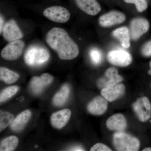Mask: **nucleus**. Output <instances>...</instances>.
<instances>
[{
  "label": "nucleus",
  "instance_id": "f257e3e1",
  "mask_svg": "<svg viewBox=\"0 0 151 151\" xmlns=\"http://www.w3.org/2000/svg\"><path fill=\"white\" fill-rule=\"evenodd\" d=\"M45 41L50 47L56 52L60 59L70 60L79 54L77 45L63 29L54 27L45 36Z\"/></svg>",
  "mask_w": 151,
  "mask_h": 151
},
{
  "label": "nucleus",
  "instance_id": "f03ea898",
  "mask_svg": "<svg viewBox=\"0 0 151 151\" xmlns=\"http://www.w3.org/2000/svg\"><path fill=\"white\" fill-rule=\"evenodd\" d=\"M50 55L47 50L42 47L33 45L28 48L25 53V62L31 66L41 65L48 61Z\"/></svg>",
  "mask_w": 151,
  "mask_h": 151
},
{
  "label": "nucleus",
  "instance_id": "7ed1b4c3",
  "mask_svg": "<svg viewBox=\"0 0 151 151\" xmlns=\"http://www.w3.org/2000/svg\"><path fill=\"white\" fill-rule=\"evenodd\" d=\"M113 142L115 148L118 151H138L140 147L137 139L124 132H119L114 134Z\"/></svg>",
  "mask_w": 151,
  "mask_h": 151
},
{
  "label": "nucleus",
  "instance_id": "20e7f679",
  "mask_svg": "<svg viewBox=\"0 0 151 151\" xmlns=\"http://www.w3.org/2000/svg\"><path fill=\"white\" fill-rule=\"evenodd\" d=\"M44 16L51 21L64 23L69 20L70 13L67 9L60 6H52L43 11Z\"/></svg>",
  "mask_w": 151,
  "mask_h": 151
},
{
  "label": "nucleus",
  "instance_id": "39448f33",
  "mask_svg": "<svg viewBox=\"0 0 151 151\" xmlns=\"http://www.w3.org/2000/svg\"><path fill=\"white\" fill-rule=\"evenodd\" d=\"M24 46V42L20 39L9 42L1 52V56L6 60H16L22 55Z\"/></svg>",
  "mask_w": 151,
  "mask_h": 151
},
{
  "label": "nucleus",
  "instance_id": "423d86ee",
  "mask_svg": "<svg viewBox=\"0 0 151 151\" xmlns=\"http://www.w3.org/2000/svg\"><path fill=\"white\" fill-rule=\"evenodd\" d=\"M133 107L141 122H145L150 118L151 105L147 97H144L138 99L134 103Z\"/></svg>",
  "mask_w": 151,
  "mask_h": 151
},
{
  "label": "nucleus",
  "instance_id": "0eeeda50",
  "mask_svg": "<svg viewBox=\"0 0 151 151\" xmlns=\"http://www.w3.org/2000/svg\"><path fill=\"white\" fill-rule=\"evenodd\" d=\"M107 59L113 65L119 66H127L132 61L131 55L123 50H113L109 52Z\"/></svg>",
  "mask_w": 151,
  "mask_h": 151
},
{
  "label": "nucleus",
  "instance_id": "6e6552de",
  "mask_svg": "<svg viewBox=\"0 0 151 151\" xmlns=\"http://www.w3.org/2000/svg\"><path fill=\"white\" fill-rule=\"evenodd\" d=\"M53 80V76L48 73H42L40 77L34 76L30 81V88L33 94H40L45 86L51 84Z\"/></svg>",
  "mask_w": 151,
  "mask_h": 151
},
{
  "label": "nucleus",
  "instance_id": "1a4fd4ad",
  "mask_svg": "<svg viewBox=\"0 0 151 151\" xmlns=\"http://www.w3.org/2000/svg\"><path fill=\"white\" fill-rule=\"evenodd\" d=\"M123 80V77L119 75L117 68L111 67L105 71V76L98 80L97 85L100 88H105L117 84Z\"/></svg>",
  "mask_w": 151,
  "mask_h": 151
},
{
  "label": "nucleus",
  "instance_id": "9d476101",
  "mask_svg": "<svg viewBox=\"0 0 151 151\" xmlns=\"http://www.w3.org/2000/svg\"><path fill=\"white\" fill-rule=\"evenodd\" d=\"M126 17L124 14L117 11H112L104 14L99 17V24L102 27H108L122 23Z\"/></svg>",
  "mask_w": 151,
  "mask_h": 151
},
{
  "label": "nucleus",
  "instance_id": "9b49d317",
  "mask_svg": "<svg viewBox=\"0 0 151 151\" xmlns=\"http://www.w3.org/2000/svg\"><path fill=\"white\" fill-rule=\"evenodd\" d=\"M150 28L148 21L144 18H136L130 25V33L132 39L137 40L148 31Z\"/></svg>",
  "mask_w": 151,
  "mask_h": 151
},
{
  "label": "nucleus",
  "instance_id": "f8f14e48",
  "mask_svg": "<svg viewBox=\"0 0 151 151\" xmlns=\"http://www.w3.org/2000/svg\"><path fill=\"white\" fill-rule=\"evenodd\" d=\"M2 33L4 39L9 42L20 39L23 37V34L16 22L12 19L4 24Z\"/></svg>",
  "mask_w": 151,
  "mask_h": 151
},
{
  "label": "nucleus",
  "instance_id": "ddd939ff",
  "mask_svg": "<svg viewBox=\"0 0 151 151\" xmlns=\"http://www.w3.org/2000/svg\"><path fill=\"white\" fill-rule=\"evenodd\" d=\"M125 86L123 84H116L105 87L101 91V94L107 101L113 102L124 94Z\"/></svg>",
  "mask_w": 151,
  "mask_h": 151
},
{
  "label": "nucleus",
  "instance_id": "4468645a",
  "mask_svg": "<svg viewBox=\"0 0 151 151\" xmlns=\"http://www.w3.org/2000/svg\"><path fill=\"white\" fill-rule=\"evenodd\" d=\"M77 7L85 13L95 16L99 13L101 8L96 0H75Z\"/></svg>",
  "mask_w": 151,
  "mask_h": 151
},
{
  "label": "nucleus",
  "instance_id": "2eb2a0df",
  "mask_svg": "<svg viewBox=\"0 0 151 151\" xmlns=\"http://www.w3.org/2000/svg\"><path fill=\"white\" fill-rule=\"evenodd\" d=\"M71 113V111L68 109H64L55 112L50 118L52 127L57 129H62L69 121Z\"/></svg>",
  "mask_w": 151,
  "mask_h": 151
},
{
  "label": "nucleus",
  "instance_id": "dca6fc26",
  "mask_svg": "<svg viewBox=\"0 0 151 151\" xmlns=\"http://www.w3.org/2000/svg\"><path fill=\"white\" fill-rule=\"evenodd\" d=\"M107 107V100L104 97L98 96L89 103L87 109L89 113L93 115H101L105 113Z\"/></svg>",
  "mask_w": 151,
  "mask_h": 151
},
{
  "label": "nucleus",
  "instance_id": "f3484780",
  "mask_svg": "<svg viewBox=\"0 0 151 151\" xmlns=\"http://www.w3.org/2000/svg\"><path fill=\"white\" fill-rule=\"evenodd\" d=\"M106 126L110 130L121 132L126 129L127 123L123 115L116 114L111 116L107 120Z\"/></svg>",
  "mask_w": 151,
  "mask_h": 151
},
{
  "label": "nucleus",
  "instance_id": "a211bd4d",
  "mask_svg": "<svg viewBox=\"0 0 151 151\" xmlns=\"http://www.w3.org/2000/svg\"><path fill=\"white\" fill-rule=\"evenodd\" d=\"M31 115V112L28 110L20 113L11 124L12 129L17 132L21 131L29 121Z\"/></svg>",
  "mask_w": 151,
  "mask_h": 151
},
{
  "label": "nucleus",
  "instance_id": "6ab92c4d",
  "mask_svg": "<svg viewBox=\"0 0 151 151\" xmlns=\"http://www.w3.org/2000/svg\"><path fill=\"white\" fill-rule=\"evenodd\" d=\"M112 35L114 37L120 41L124 48L130 47V33L128 28L124 27L117 29L113 31Z\"/></svg>",
  "mask_w": 151,
  "mask_h": 151
},
{
  "label": "nucleus",
  "instance_id": "aec40b11",
  "mask_svg": "<svg viewBox=\"0 0 151 151\" xmlns=\"http://www.w3.org/2000/svg\"><path fill=\"white\" fill-rule=\"evenodd\" d=\"M70 89L68 84L61 87L59 92L56 93L52 99V103L55 106H60L66 102L70 94Z\"/></svg>",
  "mask_w": 151,
  "mask_h": 151
},
{
  "label": "nucleus",
  "instance_id": "412c9836",
  "mask_svg": "<svg viewBox=\"0 0 151 151\" xmlns=\"http://www.w3.org/2000/svg\"><path fill=\"white\" fill-rule=\"evenodd\" d=\"M19 77L17 73L5 67L0 68V78L6 84H12L16 82Z\"/></svg>",
  "mask_w": 151,
  "mask_h": 151
},
{
  "label": "nucleus",
  "instance_id": "4be33fe9",
  "mask_svg": "<svg viewBox=\"0 0 151 151\" xmlns=\"http://www.w3.org/2000/svg\"><path fill=\"white\" fill-rule=\"evenodd\" d=\"M19 139L16 136H11L3 139L0 145V151H13L17 147Z\"/></svg>",
  "mask_w": 151,
  "mask_h": 151
},
{
  "label": "nucleus",
  "instance_id": "5701e85b",
  "mask_svg": "<svg viewBox=\"0 0 151 151\" xmlns=\"http://www.w3.org/2000/svg\"><path fill=\"white\" fill-rule=\"evenodd\" d=\"M14 120V116L12 113L6 111L0 112V131L1 132L9 125L12 124Z\"/></svg>",
  "mask_w": 151,
  "mask_h": 151
},
{
  "label": "nucleus",
  "instance_id": "b1692460",
  "mask_svg": "<svg viewBox=\"0 0 151 151\" xmlns=\"http://www.w3.org/2000/svg\"><path fill=\"white\" fill-rule=\"evenodd\" d=\"M19 88L17 86H9L1 92L0 95V102L1 103L6 101L14 96L18 91Z\"/></svg>",
  "mask_w": 151,
  "mask_h": 151
},
{
  "label": "nucleus",
  "instance_id": "393cba45",
  "mask_svg": "<svg viewBox=\"0 0 151 151\" xmlns=\"http://www.w3.org/2000/svg\"><path fill=\"white\" fill-rule=\"evenodd\" d=\"M126 3L134 4L138 12H142L148 7L147 0H124Z\"/></svg>",
  "mask_w": 151,
  "mask_h": 151
},
{
  "label": "nucleus",
  "instance_id": "a878e982",
  "mask_svg": "<svg viewBox=\"0 0 151 151\" xmlns=\"http://www.w3.org/2000/svg\"><path fill=\"white\" fill-rule=\"evenodd\" d=\"M89 56L92 62L94 64L97 65L100 64L102 60V55L101 52L96 48L91 50L89 52Z\"/></svg>",
  "mask_w": 151,
  "mask_h": 151
},
{
  "label": "nucleus",
  "instance_id": "bb28decb",
  "mask_svg": "<svg viewBox=\"0 0 151 151\" xmlns=\"http://www.w3.org/2000/svg\"><path fill=\"white\" fill-rule=\"evenodd\" d=\"M142 52L145 56H151V40L146 42L142 49Z\"/></svg>",
  "mask_w": 151,
  "mask_h": 151
},
{
  "label": "nucleus",
  "instance_id": "cd10ccee",
  "mask_svg": "<svg viewBox=\"0 0 151 151\" xmlns=\"http://www.w3.org/2000/svg\"><path fill=\"white\" fill-rule=\"evenodd\" d=\"M91 151H112L107 146L101 143H97L90 149Z\"/></svg>",
  "mask_w": 151,
  "mask_h": 151
},
{
  "label": "nucleus",
  "instance_id": "c85d7f7f",
  "mask_svg": "<svg viewBox=\"0 0 151 151\" xmlns=\"http://www.w3.org/2000/svg\"><path fill=\"white\" fill-rule=\"evenodd\" d=\"M71 151H84V149L81 146H76L70 149Z\"/></svg>",
  "mask_w": 151,
  "mask_h": 151
},
{
  "label": "nucleus",
  "instance_id": "c756f323",
  "mask_svg": "<svg viewBox=\"0 0 151 151\" xmlns=\"http://www.w3.org/2000/svg\"><path fill=\"white\" fill-rule=\"evenodd\" d=\"M0 24H1L0 25V32H1V34L2 32V30L4 26H3L4 25V19H3L1 16V18H0Z\"/></svg>",
  "mask_w": 151,
  "mask_h": 151
},
{
  "label": "nucleus",
  "instance_id": "7c9ffc66",
  "mask_svg": "<svg viewBox=\"0 0 151 151\" xmlns=\"http://www.w3.org/2000/svg\"><path fill=\"white\" fill-rule=\"evenodd\" d=\"M143 151H151V148H145L143 150Z\"/></svg>",
  "mask_w": 151,
  "mask_h": 151
},
{
  "label": "nucleus",
  "instance_id": "2f4dec72",
  "mask_svg": "<svg viewBox=\"0 0 151 151\" xmlns=\"http://www.w3.org/2000/svg\"><path fill=\"white\" fill-rule=\"evenodd\" d=\"M150 68H151V69H150V70H149L148 73H149V74H150V75H151V61L150 63Z\"/></svg>",
  "mask_w": 151,
  "mask_h": 151
}]
</instances>
